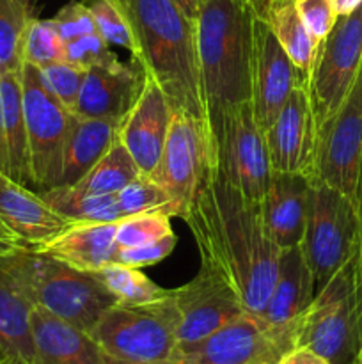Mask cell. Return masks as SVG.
Returning a JSON list of instances; mask_svg holds the SVG:
<instances>
[{
	"mask_svg": "<svg viewBox=\"0 0 362 364\" xmlns=\"http://www.w3.org/2000/svg\"><path fill=\"white\" fill-rule=\"evenodd\" d=\"M183 220L197 244L201 269L229 284L245 313L261 318L280 256L261 205L247 201L213 166Z\"/></svg>",
	"mask_w": 362,
	"mask_h": 364,
	"instance_id": "obj_1",
	"label": "cell"
},
{
	"mask_svg": "<svg viewBox=\"0 0 362 364\" xmlns=\"http://www.w3.org/2000/svg\"><path fill=\"white\" fill-rule=\"evenodd\" d=\"M135 39L131 59L165 92L170 109L208 119L195 23L174 0H116Z\"/></svg>",
	"mask_w": 362,
	"mask_h": 364,
	"instance_id": "obj_2",
	"label": "cell"
},
{
	"mask_svg": "<svg viewBox=\"0 0 362 364\" xmlns=\"http://www.w3.org/2000/svg\"><path fill=\"white\" fill-rule=\"evenodd\" d=\"M251 0H199L195 46L208 119L251 98Z\"/></svg>",
	"mask_w": 362,
	"mask_h": 364,
	"instance_id": "obj_3",
	"label": "cell"
},
{
	"mask_svg": "<svg viewBox=\"0 0 362 364\" xmlns=\"http://www.w3.org/2000/svg\"><path fill=\"white\" fill-rule=\"evenodd\" d=\"M0 267L32 306L87 333L117 304L94 272L73 269L28 247L2 256Z\"/></svg>",
	"mask_w": 362,
	"mask_h": 364,
	"instance_id": "obj_4",
	"label": "cell"
},
{
	"mask_svg": "<svg viewBox=\"0 0 362 364\" xmlns=\"http://www.w3.org/2000/svg\"><path fill=\"white\" fill-rule=\"evenodd\" d=\"M362 343V244L314 294L293 331V348L330 364H357Z\"/></svg>",
	"mask_w": 362,
	"mask_h": 364,
	"instance_id": "obj_5",
	"label": "cell"
},
{
	"mask_svg": "<svg viewBox=\"0 0 362 364\" xmlns=\"http://www.w3.org/2000/svg\"><path fill=\"white\" fill-rule=\"evenodd\" d=\"M105 355L131 363H172L177 313L169 297L153 304H114L91 331Z\"/></svg>",
	"mask_w": 362,
	"mask_h": 364,
	"instance_id": "obj_6",
	"label": "cell"
},
{
	"mask_svg": "<svg viewBox=\"0 0 362 364\" xmlns=\"http://www.w3.org/2000/svg\"><path fill=\"white\" fill-rule=\"evenodd\" d=\"M361 244L358 205L330 185L312 180L300 247L318 291Z\"/></svg>",
	"mask_w": 362,
	"mask_h": 364,
	"instance_id": "obj_7",
	"label": "cell"
},
{
	"mask_svg": "<svg viewBox=\"0 0 362 364\" xmlns=\"http://www.w3.org/2000/svg\"><path fill=\"white\" fill-rule=\"evenodd\" d=\"M215 166V142L206 117L172 110L158 164L148 174L174 205V217L185 219L202 181Z\"/></svg>",
	"mask_w": 362,
	"mask_h": 364,
	"instance_id": "obj_8",
	"label": "cell"
},
{
	"mask_svg": "<svg viewBox=\"0 0 362 364\" xmlns=\"http://www.w3.org/2000/svg\"><path fill=\"white\" fill-rule=\"evenodd\" d=\"M208 121L215 142L216 169L247 201L261 205L272 167L265 134L251 103L227 107Z\"/></svg>",
	"mask_w": 362,
	"mask_h": 364,
	"instance_id": "obj_9",
	"label": "cell"
},
{
	"mask_svg": "<svg viewBox=\"0 0 362 364\" xmlns=\"http://www.w3.org/2000/svg\"><path fill=\"white\" fill-rule=\"evenodd\" d=\"M20 78L23 91L31 187L35 192H45L55 187L59 178L60 160L73 112L60 105L45 87L38 68L21 64Z\"/></svg>",
	"mask_w": 362,
	"mask_h": 364,
	"instance_id": "obj_10",
	"label": "cell"
},
{
	"mask_svg": "<svg viewBox=\"0 0 362 364\" xmlns=\"http://www.w3.org/2000/svg\"><path fill=\"white\" fill-rule=\"evenodd\" d=\"M362 68V4L350 14L337 16L336 25L319 41L305 77L316 124L322 127L341 107Z\"/></svg>",
	"mask_w": 362,
	"mask_h": 364,
	"instance_id": "obj_11",
	"label": "cell"
},
{
	"mask_svg": "<svg viewBox=\"0 0 362 364\" xmlns=\"http://www.w3.org/2000/svg\"><path fill=\"white\" fill-rule=\"evenodd\" d=\"M312 180L358 205L362 180V68L339 109L318 127Z\"/></svg>",
	"mask_w": 362,
	"mask_h": 364,
	"instance_id": "obj_12",
	"label": "cell"
},
{
	"mask_svg": "<svg viewBox=\"0 0 362 364\" xmlns=\"http://www.w3.org/2000/svg\"><path fill=\"white\" fill-rule=\"evenodd\" d=\"M286 352L263 318L243 313L197 343L177 347L172 364H277Z\"/></svg>",
	"mask_w": 362,
	"mask_h": 364,
	"instance_id": "obj_13",
	"label": "cell"
},
{
	"mask_svg": "<svg viewBox=\"0 0 362 364\" xmlns=\"http://www.w3.org/2000/svg\"><path fill=\"white\" fill-rule=\"evenodd\" d=\"M305 80L273 32L259 16L252 18L251 98L256 121L265 134L295 87Z\"/></svg>",
	"mask_w": 362,
	"mask_h": 364,
	"instance_id": "obj_14",
	"label": "cell"
},
{
	"mask_svg": "<svg viewBox=\"0 0 362 364\" xmlns=\"http://www.w3.org/2000/svg\"><path fill=\"white\" fill-rule=\"evenodd\" d=\"M177 313V347L197 343L245 313L236 291L204 269L172 290Z\"/></svg>",
	"mask_w": 362,
	"mask_h": 364,
	"instance_id": "obj_15",
	"label": "cell"
},
{
	"mask_svg": "<svg viewBox=\"0 0 362 364\" xmlns=\"http://www.w3.org/2000/svg\"><path fill=\"white\" fill-rule=\"evenodd\" d=\"M270 167L279 173H300L312 178L318 124L305 80L291 91L272 124L265 130Z\"/></svg>",
	"mask_w": 362,
	"mask_h": 364,
	"instance_id": "obj_16",
	"label": "cell"
},
{
	"mask_svg": "<svg viewBox=\"0 0 362 364\" xmlns=\"http://www.w3.org/2000/svg\"><path fill=\"white\" fill-rule=\"evenodd\" d=\"M172 109L163 89L146 75L141 95L124 114L117 139L124 144L142 174H151L162 155Z\"/></svg>",
	"mask_w": 362,
	"mask_h": 364,
	"instance_id": "obj_17",
	"label": "cell"
},
{
	"mask_svg": "<svg viewBox=\"0 0 362 364\" xmlns=\"http://www.w3.org/2000/svg\"><path fill=\"white\" fill-rule=\"evenodd\" d=\"M144 80L146 71L133 59L130 63L116 59L87 68L73 114L121 121L141 95Z\"/></svg>",
	"mask_w": 362,
	"mask_h": 364,
	"instance_id": "obj_18",
	"label": "cell"
},
{
	"mask_svg": "<svg viewBox=\"0 0 362 364\" xmlns=\"http://www.w3.org/2000/svg\"><path fill=\"white\" fill-rule=\"evenodd\" d=\"M314 294V279L300 244L280 249L275 283L261 318L283 341L286 350L293 348L295 326L309 308Z\"/></svg>",
	"mask_w": 362,
	"mask_h": 364,
	"instance_id": "obj_19",
	"label": "cell"
},
{
	"mask_svg": "<svg viewBox=\"0 0 362 364\" xmlns=\"http://www.w3.org/2000/svg\"><path fill=\"white\" fill-rule=\"evenodd\" d=\"M312 178L272 171L261 201L263 220L279 249L293 247L304 237Z\"/></svg>",
	"mask_w": 362,
	"mask_h": 364,
	"instance_id": "obj_20",
	"label": "cell"
},
{
	"mask_svg": "<svg viewBox=\"0 0 362 364\" xmlns=\"http://www.w3.org/2000/svg\"><path fill=\"white\" fill-rule=\"evenodd\" d=\"M0 220L23 242L35 247L64 230L71 220L57 213L41 194L0 171Z\"/></svg>",
	"mask_w": 362,
	"mask_h": 364,
	"instance_id": "obj_21",
	"label": "cell"
},
{
	"mask_svg": "<svg viewBox=\"0 0 362 364\" xmlns=\"http://www.w3.org/2000/svg\"><path fill=\"white\" fill-rule=\"evenodd\" d=\"M117 220L114 223H92L78 220L64 228L50 240L28 247L35 252L50 256L84 272H98L116 255Z\"/></svg>",
	"mask_w": 362,
	"mask_h": 364,
	"instance_id": "obj_22",
	"label": "cell"
},
{
	"mask_svg": "<svg viewBox=\"0 0 362 364\" xmlns=\"http://www.w3.org/2000/svg\"><path fill=\"white\" fill-rule=\"evenodd\" d=\"M34 364H106V355L91 333L41 308H32Z\"/></svg>",
	"mask_w": 362,
	"mask_h": 364,
	"instance_id": "obj_23",
	"label": "cell"
},
{
	"mask_svg": "<svg viewBox=\"0 0 362 364\" xmlns=\"http://www.w3.org/2000/svg\"><path fill=\"white\" fill-rule=\"evenodd\" d=\"M117 128L119 121L116 119H96L73 114L55 187H71L80 181L116 141Z\"/></svg>",
	"mask_w": 362,
	"mask_h": 364,
	"instance_id": "obj_24",
	"label": "cell"
},
{
	"mask_svg": "<svg viewBox=\"0 0 362 364\" xmlns=\"http://www.w3.org/2000/svg\"><path fill=\"white\" fill-rule=\"evenodd\" d=\"M0 107H2V134L7 160L6 174L18 183L32 188L20 71L0 73Z\"/></svg>",
	"mask_w": 362,
	"mask_h": 364,
	"instance_id": "obj_25",
	"label": "cell"
},
{
	"mask_svg": "<svg viewBox=\"0 0 362 364\" xmlns=\"http://www.w3.org/2000/svg\"><path fill=\"white\" fill-rule=\"evenodd\" d=\"M251 6L256 16L266 21L298 71L307 77L318 43L302 23L295 0H251Z\"/></svg>",
	"mask_w": 362,
	"mask_h": 364,
	"instance_id": "obj_26",
	"label": "cell"
},
{
	"mask_svg": "<svg viewBox=\"0 0 362 364\" xmlns=\"http://www.w3.org/2000/svg\"><path fill=\"white\" fill-rule=\"evenodd\" d=\"M32 308L23 291L0 267V352L27 364H34Z\"/></svg>",
	"mask_w": 362,
	"mask_h": 364,
	"instance_id": "obj_27",
	"label": "cell"
},
{
	"mask_svg": "<svg viewBox=\"0 0 362 364\" xmlns=\"http://www.w3.org/2000/svg\"><path fill=\"white\" fill-rule=\"evenodd\" d=\"M141 174L128 149L119 139H116L87 174L71 185V188L82 194H117Z\"/></svg>",
	"mask_w": 362,
	"mask_h": 364,
	"instance_id": "obj_28",
	"label": "cell"
},
{
	"mask_svg": "<svg viewBox=\"0 0 362 364\" xmlns=\"http://www.w3.org/2000/svg\"><path fill=\"white\" fill-rule=\"evenodd\" d=\"M39 194L57 213L71 223H114L124 217L116 194H82L71 187H55Z\"/></svg>",
	"mask_w": 362,
	"mask_h": 364,
	"instance_id": "obj_29",
	"label": "cell"
},
{
	"mask_svg": "<svg viewBox=\"0 0 362 364\" xmlns=\"http://www.w3.org/2000/svg\"><path fill=\"white\" fill-rule=\"evenodd\" d=\"M94 274L121 304H153L170 295V290L156 284L133 267L110 262Z\"/></svg>",
	"mask_w": 362,
	"mask_h": 364,
	"instance_id": "obj_30",
	"label": "cell"
},
{
	"mask_svg": "<svg viewBox=\"0 0 362 364\" xmlns=\"http://www.w3.org/2000/svg\"><path fill=\"white\" fill-rule=\"evenodd\" d=\"M31 18L28 0H0V73L20 71L21 39Z\"/></svg>",
	"mask_w": 362,
	"mask_h": 364,
	"instance_id": "obj_31",
	"label": "cell"
},
{
	"mask_svg": "<svg viewBox=\"0 0 362 364\" xmlns=\"http://www.w3.org/2000/svg\"><path fill=\"white\" fill-rule=\"evenodd\" d=\"M64 60V48L52 20L31 18L21 39V64L41 68Z\"/></svg>",
	"mask_w": 362,
	"mask_h": 364,
	"instance_id": "obj_32",
	"label": "cell"
},
{
	"mask_svg": "<svg viewBox=\"0 0 362 364\" xmlns=\"http://www.w3.org/2000/svg\"><path fill=\"white\" fill-rule=\"evenodd\" d=\"M169 235H174L169 213L149 212L124 215L123 219L117 220L116 251L153 244Z\"/></svg>",
	"mask_w": 362,
	"mask_h": 364,
	"instance_id": "obj_33",
	"label": "cell"
},
{
	"mask_svg": "<svg viewBox=\"0 0 362 364\" xmlns=\"http://www.w3.org/2000/svg\"><path fill=\"white\" fill-rule=\"evenodd\" d=\"M116 196L123 215L162 212L174 217V205L170 198L148 174H141L138 178H135Z\"/></svg>",
	"mask_w": 362,
	"mask_h": 364,
	"instance_id": "obj_34",
	"label": "cell"
},
{
	"mask_svg": "<svg viewBox=\"0 0 362 364\" xmlns=\"http://www.w3.org/2000/svg\"><path fill=\"white\" fill-rule=\"evenodd\" d=\"M94 20L99 36L109 45L121 46L135 55V39L131 34L130 23L123 14L116 0H82Z\"/></svg>",
	"mask_w": 362,
	"mask_h": 364,
	"instance_id": "obj_35",
	"label": "cell"
},
{
	"mask_svg": "<svg viewBox=\"0 0 362 364\" xmlns=\"http://www.w3.org/2000/svg\"><path fill=\"white\" fill-rule=\"evenodd\" d=\"M39 77H41L45 87L52 92L53 98L60 105L66 107L70 112H73L85 78L84 68L77 66L70 60H57V63L41 68Z\"/></svg>",
	"mask_w": 362,
	"mask_h": 364,
	"instance_id": "obj_36",
	"label": "cell"
},
{
	"mask_svg": "<svg viewBox=\"0 0 362 364\" xmlns=\"http://www.w3.org/2000/svg\"><path fill=\"white\" fill-rule=\"evenodd\" d=\"M62 48L64 60H70L84 70L96 66V64L112 63L117 59V55L110 50V45L99 36V32H91V34L70 39V41L62 43Z\"/></svg>",
	"mask_w": 362,
	"mask_h": 364,
	"instance_id": "obj_37",
	"label": "cell"
},
{
	"mask_svg": "<svg viewBox=\"0 0 362 364\" xmlns=\"http://www.w3.org/2000/svg\"><path fill=\"white\" fill-rule=\"evenodd\" d=\"M295 6L300 14L302 23L319 45V41H323L332 31L339 16L332 0H295Z\"/></svg>",
	"mask_w": 362,
	"mask_h": 364,
	"instance_id": "obj_38",
	"label": "cell"
},
{
	"mask_svg": "<svg viewBox=\"0 0 362 364\" xmlns=\"http://www.w3.org/2000/svg\"><path fill=\"white\" fill-rule=\"evenodd\" d=\"M177 244L176 235H169L160 240L153 242V244L138 245V247H128V249H117L114 255V262L121 263V265L133 267V269H144V267H153L156 263L163 262L172 255L174 247Z\"/></svg>",
	"mask_w": 362,
	"mask_h": 364,
	"instance_id": "obj_39",
	"label": "cell"
},
{
	"mask_svg": "<svg viewBox=\"0 0 362 364\" xmlns=\"http://www.w3.org/2000/svg\"><path fill=\"white\" fill-rule=\"evenodd\" d=\"M50 20L55 25L57 34H59L62 43L78 38V36L98 32L94 20H92L91 13H89V9L85 7L84 2L67 4V6H64L62 9H60L55 16L50 18Z\"/></svg>",
	"mask_w": 362,
	"mask_h": 364,
	"instance_id": "obj_40",
	"label": "cell"
},
{
	"mask_svg": "<svg viewBox=\"0 0 362 364\" xmlns=\"http://www.w3.org/2000/svg\"><path fill=\"white\" fill-rule=\"evenodd\" d=\"M277 364H330L323 358H319L318 354H314L309 348H300L295 347L291 350H287L286 354H283V358L277 361Z\"/></svg>",
	"mask_w": 362,
	"mask_h": 364,
	"instance_id": "obj_41",
	"label": "cell"
},
{
	"mask_svg": "<svg viewBox=\"0 0 362 364\" xmlns=\"http://www.w3.org/2000/svg\"><path fill=\"white\" fill-rule=\"evenodd\" d=\"M23 247H27V245L0 220V258L7 255H13V252L20 251Z\"/></svg>",
	"mask_w": 362,
	"mask_h": 364,
	"instance_id": "obj_42",
	"label": "cell"
},
{
	"mask_svg": "<svg viewBox=\"0 0 362 364\" xmlns=\"http://www.w3.org/2000/svg\"><path fill=\"white\" fill-rule=\"evenodd\" d=\"M334 7H336L337 14L343 16V14H350L351 11L357 9L362 4V0H332Z\"/></svg>",
	"mask_w": 362,
	"mask_h": 364,
	"instance_id": "obj_43",
	"label": "cell"
},
{
	"mask_svg": "<svg viewBox=\"0 0 362 364\" xmlns=\"http://www.w3.org/2000/svg\"><path fill=\"white\" fill-rule=\"evenodd\" d=\"M174 2L185 11V14H187L188 18L195 20V14H197L199 9V0H174Z\"/></svg>",
	"mask_w": 362,
	"mask_h": 364,
	"instance_id": "obj_44",
	"label": "cell"
},
{
	"mask_svg": "<svg viewBox=\"0 0 362 364\" xmlns=\"http://www.w3.org/2000/svg\"><path fill=\"white\" fill-rule=\"evenodd\" d=\"M7 160H6V146H4V134H2V107H0V171L6 174Z\"/></svg>",
	"mask_w": 362,
	"mask_h": 364,
	"instance_id": "obj_45",
	"label": "cell"
},
{
	"mask_svg": "<svg viewBox=\"0 0 362 364\" xmlns=\"http://www.w3.org/2000/svg\"><path fill=\"white\" fill-rule=\"evenodd\" d=\"M0 364H27V363L13 358V355H7V354H2V352H0Z\"/></svg>",
	"mask_w": 362,
	"mask_h": 364,
	"instance_id": "obj_46",
	"label": "cell"
},
{
	"mask_svg": "<svg viewBox=\"0 0 362 364\" xmlns=\"http://www.w3.org/2000/svg\"><path fill=\"white\" fill-rule=\"evenodd\" d=\"M106 364H172V363H131V361H119L106 355Z\"/></svg>",
	"mask_w": 362,
	"mask_h": 364,
	"instance_id": "obj_47",
	"label": "cell"
},
{
	"mask_svg": "<svg viewBox=\"0 0 362 364\" xmlns=\"http://www.w3.org/2000/svg\"><path fill=\"white\" fill-rule=\"evenodd\" d=\"M358 215H361V244H362V181L358 188Z\"/></svg>",
	"mask_w": 362,
	"mask_h": 364,
	"instance_id": "obj_48",
	"label": "cell"
},
{
	"mask_svg": "<svg viewBox=\"0 0 362 364\" xmlns=\"http://www.w3.org/2000/svg\"><path fill=\"white\" fill-rule=\"evenodd\" d=\"M357 364H362V343H361V352H358V358H357Z\"/></svg>",
	"mask_w": 362,
	"mask_h": 364,
	"instance_id": "obj_49",
	"label": "cell"
},
{
	"mask_svg": "<svg viewBox=\"0 0 362 364\" xmlns=\"http://www.w3.org/2000/svg\"><path fill=\"white\" fill-rule=\"evenodd\" d=\"M361 181H362V180H361Z\"/></svg>",
	"mask_w": 362,
	"mask_h": 364,
	"instance_id": "obj_50",
	"label": "cell"
}]
</instances>
